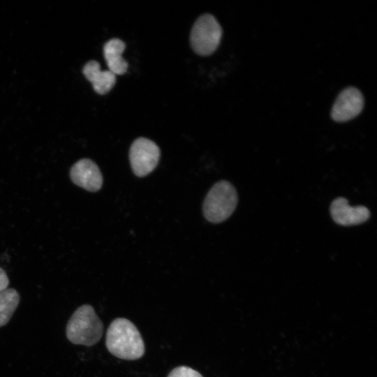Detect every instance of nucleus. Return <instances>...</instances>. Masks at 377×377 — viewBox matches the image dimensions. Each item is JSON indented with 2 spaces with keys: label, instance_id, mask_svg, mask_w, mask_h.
Here are the masks:
<instances>
[{
  "label": "nucleus",
  "instance_id": "f8f14e48",
  "mask_svg": "<svg viewBox=\"0 0 377 377\" xmlns=\"http://www.w3.org/2000/svg\"><path fill=\"white\" fill-rule=\"evenodd\" d=\"M168 377H203L198 371L186 366H179L173 369Z\"/></svg>",
  "mask_w": 377,
  "mask_h": 377
},
{
  "label": "nucleus",
  "instance_id": "9d476101",
  "mask_svg": "<svg viewBox=\"0 0 377 377\" xmlns=\"http://www.w3.org/2000/svg\"><path fill=\"white\" fill-rule=\"evenodd\" d=\"M125 43L119 38H112L103 46V54L106 64L114 75H123L128 69V63L122 57Z\"/></svg>",
  "mask_w": 377,
  "mask_h": 377
},
{
  "label": "nucleus",
  "instance_id": "20e7f679",
  "mask_svg": "<svg viewBox=\"0 0 377 377\" xmlns=\"http://www.w3.org/2000/svg\"><path fill=\"white\" fill-rule=\"evenodd\" d=\"M222 36V28L212 15H200L195 22L190 34L191 47L202 56L212 54L218 47Z\"/></svg>",
  "mask_w": 377,
  "mask_h": 377
},
{
  "label": "nucleus",
  "instance_id": "9b49d317",
  "mask_svg": "<svg viewBox=\"0 0 377 377\" xmlns=\"http://www.w3.org/2000/svg\"><path fill=\"white\" fill-rule=\"evenodd\" d=\"M19 302L20 295L13 288H7L0 293V327L10 320Z\"/></svg>",
  "mask_w": 377,
  "mask_h": 377
},
{
  "label": "nucleus",
  "instance_id": "1a4fd4ad",
  "mask_svg": "<svg viewBox=\"0 0 377 377\" xmlns=\"http://www.w3.org/2000/svg\"><path fill=\"white\" fill-rule=\"evenodd\" d=\"M82 73L95 91L101 95L109 92L116 82V75L109 70L101 71L99 63L94 60L84 66Z\"/></svg>",
  "mask_w": 377,
  "mask_h": 377
},
{
  "label": "nucleus",
  "instance_id": "0eeeda50",
  "mask_svg": "<svg viewBox=\"0 0 377 377\" xmlns=\"http://www.w3.org/2000/svg\"><path fill=\"white\" fill-rule=\"evenodd\" d=\"M72 182L89 191H98L103 184V176L98 165L89 158H82L71 168Z\"/></svg>",
  "mask_w": 377,
  "mask_h": 377
},
{
  "label": "nucleus",
  "instance_id": "f257e3e1",
  "mask_svg": "<svg viewBox=\"0 0 377 377\" xmlns=\"http://www.w3.org/2000/svg\"><path fill=\"white\" fill-rule=\"evenodd\" d=\"M105 344L108 351L120 359L135 360L145 353V344L139 330L124 318H117L110 323Z\"/></svg>",
  "mask_w": 377,
  "mask_h": 377
},
{
  "label": "nucleus",
  "instance_id": "423d86ee",
  "mask_svg": "<svg viewBox=\"0 0 377 377\" xmlns=\"http://www.w3.org/2000/svg\"><path fill=\"white\" fill-rule=\"evenodd\" d=\"M364 106V98L362 93L355 87L343 89L334 102L331 117L339 122L347 121L357 117Z\"/></svg>",
  "mask_w": 377,
  "mask_h": 377
},
{
  "label": "nucleus",
  "instance_id": "f03ea898",
  "mask_svg": "<svg viewBox=\"0 0 377 377\" xmlns=\"http://www.w3.org/2000/svg\"><path fill=\"white\" fill-rule=\"evenodd\" d=\"M103 325L94 308L89 304L80 306L66 326V336L73 343L91 346L102 337Z\"/></svg>",
  "mask_w": 377,
  "mask_h": 377
},
{
  "label": "nucleus",
  "instance_id": "6e6552de",
  "mask_svg": "<svg viewBox=\"0 0 377 377\" xmlns=\"http://www.w3.org/2000/svg\"><path fill=\"white\" fill-rule=\"evenodd\" d=\"M330 214L334 222L344 226L362 223L370 217V212L366 207H351L348 204V200L342 197L332 201Z\"/></svg>",
  "mask_w": 377,
  "mask_h": 377
},
{
  "label": "nucleus",
  "instance_id": "39448f33",
  "mask_svg": "<svg viewBox=\"0 0 377 377\" xmlns=\"http://www.w3.org/2000/svg\"><path fill=\"white\" fill-rule=\"evenodd\" d=\"M161 151L158 145L145 138L135 139L131 145L129 160L133 173L145 177L151 172L158 163Z\"/></svg>",
  "mask_w": 377,
  "mask_h": 377
},
{
  "label": "nucleus",
  "instance_id": "7ed1b4c3",
  "mask_svg": "<svg viewBox=\"0 0 377 377\" xmlns=\"http://www.w3.org/2000/svg\"><path fill=\"white\" fill-rule=\"evenodd\" d=\"M235 187L222 180L216 183L207 194L203 203V214L212 223H220L232 214L237 204Z\"/></svg>",
  "mask_w": 377,
  "mask_h": 377
},
{
  "label": "nucleus",
  "instance_id": "ddd939ff",
  "mask_svg": "<svg viewBox=\"0 0 377 377\" xmlns=\"http://www.w3.org/2000/svg\"><path fill=\"white\" fill-rule=\"evenodd\" d=\"M9 280L5 271L0 267V293L7 289Z\"/></svg>",
  "mask_w": 377,
  "mask_h": 377
}]
</instances>
